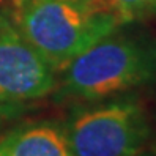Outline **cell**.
<instances>
[{"mask_svg": "<svg viewBox=\"0 0 156 156\" xmlns=\"http://www.w3.org/2000/svg\"><path fill=\"white\" fill-rule=\"evenodd\" d=\"M63 128L73 156H139L151 136L145 109L128 93L76 109Z\"/></svg>", "mask_w": 156, "mask_h": 156, "instance_id": "obj_3", "label": "cell"}, {"mask_svg": "<svg viewBox=\"0 0 156 156\" xmlns=\"http://www.w3.org/2000/svg\"><path fill=\"white\" fill-rule=\"evenodd\" d=\"M11 14L25 40L57 74L123 25L99 0H16Z\"/></svg>", "mask_w": 156, "mask_h": 156, "instance_id": "obj_2", "label": "cell"}, {"mask_svg": "<svg viewBox=\"0 0 156 156\" xmlns=\"http://www.w3.org/2000/svg\"><path fill=\"white\" fill-rule=\"evenodd\" d=\"M122 24L156 19V0H99Z\"/></svg>", "mask_w": 156, "mask_h": 156, "instance_id": "obj_6", "label": "cell"}, {"mask_svg": "<svg viewBox=\"0 0 156 156\" xmlns=\"http://www.w3.org/2000/svg\"><path fill=\"white\" fill-rule=\"evenodd\" d=\"M139 156H150V154H147V153H142V154H139Z\"/></svg>", "mask_w": 156, "mask_h": 156, "instance_id": "obj_8", "label": "cell"}, {"mask_svg": "<svg viewBox=\"0 0 156 156\" xmlns=\"http://www.w3.org/2000/svg\"><path fill=\"white\" fill-rule=\"evenodd\" d=\"M27 103H13V101L0 99V136L14 120H17L27 111Z\"/></svg>", "mask_w": 156, "mask_h": 156, "instance_id": "obj_7", "label": "cell"}, {"mask_svg": "<svg viewBox=\"0 0 156 156\" xmlns=\"http://www.w3.org/2000/svg\"><path fill=\"white\" fill-rule=\"evenodd\" d=\"M0 156H73L65 128L54 122L14 126L0 136Z\"/></svg>", "mask_w": 156, "mask_h": 156, "instance_id": "obj_5", "label": "cell"}, {"mask_svg": "<svg viewBox=\"0 0 156 156\" xmlns=\"http://www.w3.org/2000/svg\"><path fill=\"white\" fill-rule=\"evenodd\" d=\"M57 79V71L25 40L11 10H0V99H41L55 90Z\"/></svg>", "mask_w": 156, "mask_h": 156, "instance_id": "obj_4", "label": "cell"}, {"mask_svg": "<svg viewBox=\"0 0 156 156\" xmlns=\"http://www.w3.org/2000/svg\"><path fill=\"white\" fill-rule=\"evenodd\" d=\"M57 79V98L96 103L126 95L156 80V40L125 24L73 60Z\"/></svg>", "mask_w": 156, "mask_h": 156, "instance_id": "obj_1", "label": "cell"}]
</instances>
